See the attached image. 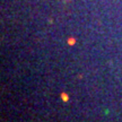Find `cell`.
I'll use <instances>...</instances> for the list:
<instances>
[{"label": "cell", "instance_id": "1", "mask_svg": "<svg viewBox=\"0 0 122 122\" xmlns=\"http://www.w3.org/2000/svg\"><path fill=\"white\" fill-rule=\"evenodd\" d=\"M61 97H62V100H63V101H68V98H69V97L67 96V94H62V96H61Z\"/></svg>", "mask_w": 122, "mask_h": 122}]
</instances>
